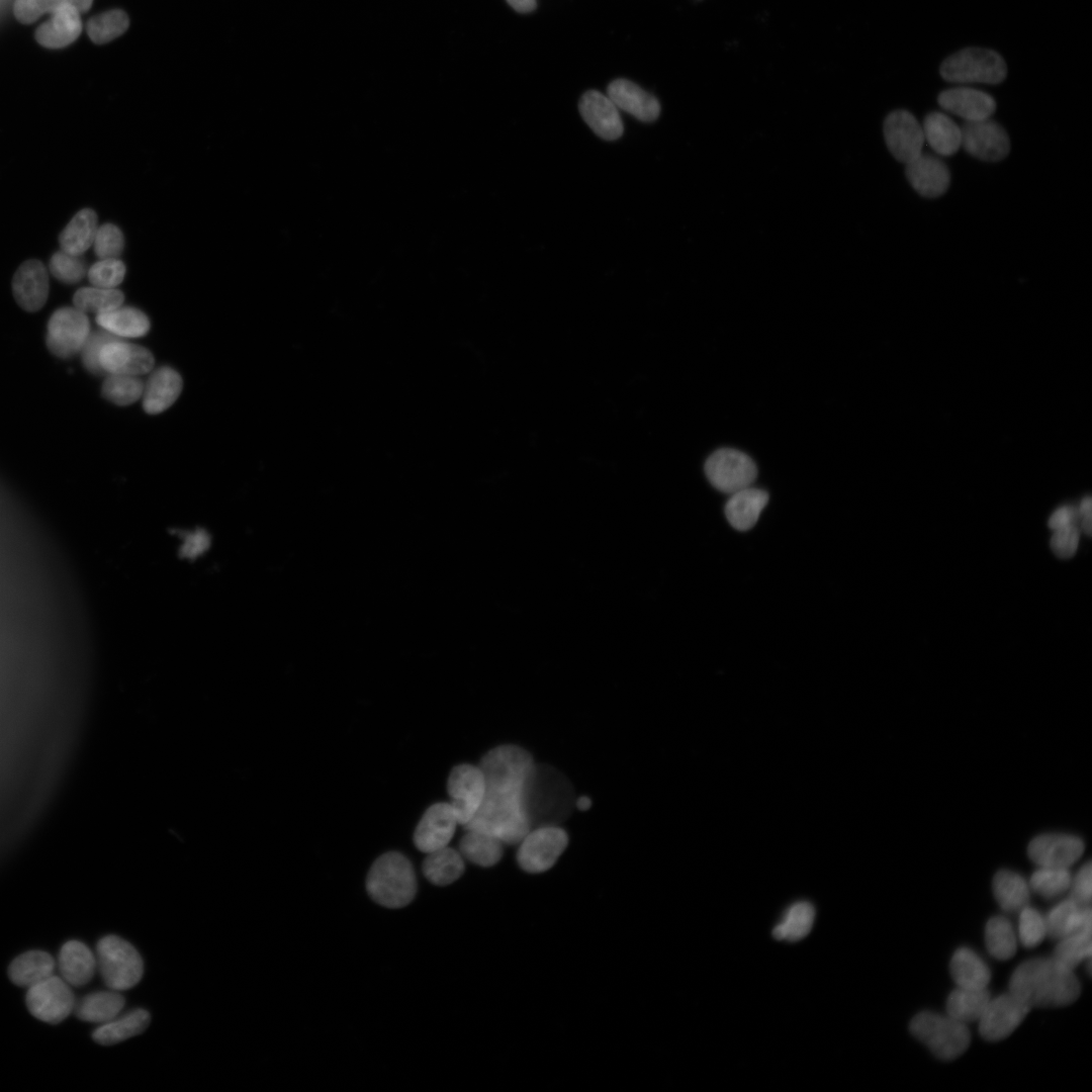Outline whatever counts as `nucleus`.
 <instances>
[{
  "label": "nucleus",
  "instance_id": "obj_1",
  "mask_svg": "<svg viewBox=\"0 0 1092 1092\" xmlns=\"http://www.w3.org/2000/svg\"><path fill=\"white\" fill-rule=\"evenodd\" d=\"M536 763L516 745H502L481 759L485 793L480 808L464 829L484 831L504 844H518L531 829L524 807L527 782Z\"/></svg>",
  "mask_w": 1092,
  "mask_h": 1092
},
{
  "label": "nucleus",
  "instance_id": "obj_2",
  "mask_svg": "<svg viewBox=\"0 0 1092 1092\" xmlns=\"http://www.w3.org/2000/svg\"><path fill=\"white\" fill-rule=\"evenodd\" d=\"M1009 992L1032 1007H1062L1076 1001L1080 983L1072 969L1052 958H1036L1019 965L1009 981Z\"/></svg>",
  "mask_w": 1092,
  "mask_h": 1092
},
{
  "label": "nucleus",
  "instance_id": "obj_3",
  "mask_svg": "<svg viewBox=\"0 0 1092 1092\" xmlns=\"http://www.w3.org/2000/svg\"><path fill=\"white\" fill-rule=\"evenodd\" d=\"M574 803L572 787L563 775L547 765H535L524 793L531 828L558 825L568 817Z\"/></svg>",
  "mask_w": 1092,
  "mask_h": 1092
},
{
  "label": "nucleus",
  "instance_id": "obj_4",
  "mask_svg": "<svg viewBox=\"0 0 1092 1092\" xmlns=\"http://www.w3.org/2000/svg\"><path fill=\"white\" fill-rule=\"evenodd\" d=\"M366 889L370 898L381 906H406L417 892V880L411 861L399 852L382 854L368 872Z\"/></svg>",
  "mask_w": 1092,
  "mask_h": 1092
},
{
  "label": "nucleus",
  "instance_id": "obj_5",
  "mask_svg": "<svg viewBox=\"0 0 1092 1092\" xmlns=\"http://www.w3.org/2000/svg\"><path fill=\"white\" fill-rule=\"evenodd\" d=\"M909 1028L940 1060L958 1058L970 1044L971 1036L966 1023L948 1015L920 1012L913 1017Z\"/></svg>",
  "mask_w": 1092,
  "mask_h": 1092
},
{
  "label": "nucleus",
  "instance_id": "obj_6",
  "mask_svg": "<svg viewBox=\"0 0 1092 1092\" xmlns=\"http://www.w3.org/2000/svg\"><path fill=\"white\" fill-rule=\"evenodd\" d=\"M95 957L101 978L111 990H127L143 977L144 964L140 953L116 935L102 937L96 944Z\"/></svg>",
  "mask_w": 1092,
  "mask_h": 1092
},
{
  "label": "nucleus",
  "instance_id": "obj_7",
  "mask_svg": "<svg viewBox=\"0 0 1092 1092\" xmlns=\"http://www.w3.org/2000/svg\"><path fill=\"white\" fill-rule=\"evenodd\" d=\"M1007 74L1003 58L996 52L982 48L962 50L943 61L941 77L958 84H998Z\"/></svg>",
  "mask_w": 1092,
  "mask_h": 1092
},
{
  "label": "nucleus",
  "instance_id": "obj_8",
  "mask_svg": "<svg viewBox=\"0 0 1092 1092\" xmlns=\"http://www.w3.org/2000/svg\"><path fill=\"white\" fill-rule=\"evenodd\" d=\"M567 843V833L558 825L532 827L518 843V863L525 872L543 873L555 864Z\"/></svg>",
  "mask_w": 1092,
  "mask_h": 1092
},
{
  "label": "nucleus",
  "instance_id": "obj_9",
  "mask_svg": "<svg viewBox=\"0 0 1092 1092\" xmlns=\"http://www.w3.org/2000/svg\"><path fill=\"white\" fill-rule=\"evenodd\" d=\"M706 475L711 484L725 493H734L751 486L757 475L753 460L735 449L715 451L706 461Z\"/></svg>",
  "mask_w": 1092,
  "mask_h": 1092
},
{
  "label": "nucleus",
  "instance_id": "obj_10",
  "mask_svg": "<svg viewBox=\"0 0 1092 1092\" xmlns=\"http://www.w3.org/2000/svg\"><path fill=\"white\" fill-rule=\"evenodd\" d=\"M26 1006L37 1019L58 1024L65 1020L75 1007L71 986L62 978L52 975L27 988Z\"/></svg>",
  "mask_w": 1092,
  "mask_h": 1092
},
{
  "label": "nucleus",
  "instance_id": "obj_11",
  "mask_svg": "<svg viewBox=\"0 0 1092 1092\" xmlns=\"http://www.w3.org/2000/svg\"><path fill=\"white\" fill-rule=\"evenodd\" d=\"M89 335L90 324L86 313L75 306H64L51 315L46 343L53 355L67 359L82 350Z\"/></svg>",
  "mask_w": 1092,
  "mask_h": 1092
},
{
  "label": "nucleus",
  "instance_id": "obj_12",
  "mask_svg": "<svg viewBox=\"0 0 1092 1092\" xmlns=\"http://www.w3.org/2000/svg\"><path fill=\"white\" fill-rule=\"evenodd\" d=\"M447 790L458 824L464 826L476 814L485 793V780L479 766L460 764L448 778Z\"/></svg>",
  "mask_w": 1092,
  "mask_h": 1092
},
{
  "label": "nucleus",
  "instance_id": "obj_13",
  "mask_svg": "<svg viewBox=\"0 0 1092 1092\" xmlns=\"http://www.w3.org/2000/svg\"><path fill=\"white\" fill-rule=\"evenodd\" d=\"M1030 1007L1011 992L990 999L979 1019V1031L987 1040L1010 1035L1029 1012Z\"/></svg>",
  "mask_w": 1092,
  "mask_h": 1092
},
{
  "label": "nucleus",
  "instance_id": "obj_14",
  "mask_svg": "<svg viewBox=\"0 0 1092 1092\" xmlns=\"http://www.w3.org/2000/svg\"><path fill=\"white\" fill-rule=\"evenodd\" d=\"M961 129L962 147L971 156L997 162L1009 154L1010 141L1006 130L991 118L965 122Z\"/></svg>",
  "mask_w": 1092,
  "mask_h": 1092
},
{
  "label": "nucleus",
  "instance_id": "obj_15",
  "mask_svg": "<svg viewBox=\"0 0 1092 1092\" xmlns=\"http://www.w3.org/2000/svg\"><path fill=\"white\" fill-rule=\"evenodd\" d=\"M883 130L886 145L896 160L907 164L922 153V125L909 111H892L884 121Z\"/></svg>",
  "mask_w": 1092,
  "mask_h": 1092
},
{
  "label": "nucleus",
  "instance_id": "obj_16",
  "mask_svg": "<svg viewBox=\"0 0 1092 1092\" xmlns=\"http://www.w3.org/2000/svg\"><path fill=\"white\" fill-rule=\"evenodd\" d=\"M458 821L450 803H436L423 815L414 834L417 848L425 853L448 846Z\"/></svg>",
  "mask_w": 1092,
  "mask_h": 1092
},
{
  "label": "nucleus",
  "instance_id": "obj_17",
  "mask_svg": "<svg viewBox=\"0 0 1092 1092\" xmlns=\"http://www.w3.org/2000/svg\"><path fill=\"white\" fill-rule=\"evenodd\" d=\"M1084 850L1083 841L1074 835L1062 833L1041 834L1028 845L1030 859L1039 867L1069 868Z\"/></svg>",
  "mask_w": 1092,
  "mask_h": 1092
},
{
  "label": "nucleus",
  "instance_id": "obj_18",
  "mask_svg": "<svg viewBox=\"0 0 1092 1092\" xmlns=\"http://www.w3.org/2000/svg\"><path fill=\"white\" fill-rule=\"evenodd\" d=\"M98 361L102 371L131 376L147 373L154 365V358L149 350L117 339L103 345Z\"/></svg>",
  "mask_w": 1092,
  "mask_h": 1092
},
{
  "label": "nucleus",
  "instance_id": "obj_19",
  "mask_svg": "<svg viewBox=\"0 0 1092 1092\" xmlns=\"http://www.w3.org/2000/svg\"><path fill=\"white\" fill-rule=\"evenodd\" d=\"M581 117L600 138L614 141L623 134V122L617 106L600 91L583 93L578 103Z\"/></svg>",
  "mask_w": 1092,
  "mask_h": 1092
},
{
  "label": "nucleus",
  "instance_id": "obj_20",
  "mask_svg": "<svg viewBox=\"0 0 1092 1092\" xmlns=\"http://www.w3.org/2000/svg\"><path fill=\"white\" fill-rule=\"evenodd\" d=\"M12 292L22 309L39 310L49 296V276L43 264L35 259L22 263L13 276Z\"/></svg>",
  "mask_w": 1092,
  "mask_h": 1092
},
{
  "label": "nucleus",
  "instance_id": "obj_21",
  "mask_svg": "<svg viewBox=\"0 0 1092 1092\" xmlns=\"http://www.w3.org/2000/svg\"><path fill=\"white\" fill-rule=\"evenodd\" d=\"M905 174L912 187L927 198L942 195L950 182L947 166L937 156L927 153L907 163Z\"/></svg>",
  "mask_w": 1092,
  "mask_h": 1092
},
{
  "label": "nucleus",
  "instance_id": "obj_22",
  "mask_svg": "<svg viewBox=\"0 0 1092 1092\" xmlns=\"http://www.w3.org/2000/svg\"><path fill=\"white\" fill-rule=\"evenodd\" d=\"M937 100L945 111L966 122L990 118L996 109V102L990 94L965 86L942 91Z\"/></svg>",
  "mask_w": 1092,
  "mask_h": 1092
},
{
  "label": "nucleus",
  "instance_id": "obj_23",
  "mask_svg": "<svg viewBox=\"0 0 1092 1092\" xmlns=\"http://www.w3.org/2000/svg\"><path fill=\"white\" fill-rule=\"evenodd\" d=\"M35 30L36 41L44 48L61 49L74 42L82 31L81 13L65 2Z\"/></svg>",
  "mask_w": 1092,
  "mask_h": 1092
},
{
  "label": "nucleus",
  "instance_id": "obj_24",
  "mask_svg": "<svg viewBox=\"0 0 1092 1092\" xmlns=\"http://www.w3.org/2000/svg\"><path fill=\"white\" fill-rule=\"evenodd\" d=\"M607 96L620 108L643 122H652L660 114V103L651 93L627 79H616L607 87Z\"/></svg>",
  "mask_w": 1092,
  "mask_h": 1092
},
{
  "label": "nucleus",
  "instance_id": "obj_25",
  "mask_svg": "<svg viewBox=\"0 0 1092 1092\" xmlns=\"http://www.w3.org/2000/svg\"><path fill=\"white\" fill-rule=\"evenodd\" d=\"M61 977L72 987L88 984L97 970L96 957L82 941L69 940L58 958Z\"/></svg>",
  "mask_w": 1092,
  "mask_h": 1092
},
{
  "label": "nucleus",
  "instance_id": "obj_26",
  "mask_svg": "<svg viewBox=\"0 0 1092 1092\" xmlns=\"http://www.w3.org/2000/svg\"><path fill=\"white\" fill-rule=\"evenodd\" d=\"M181 390L182 379L178 372L170 367L155 370L144 385V410L149 414L164 412L178 398Z\"/></svg>",
  "mask_w": 1092,
  "mask_h": 1092
},
{
  "label": "nucleus",
  "instance_id": "obj_27",
  "mask_svg": "<svg viewBox=\"0 0 1092 1092\" xmlns=\"http://www.w3.org/2000/svg\"><path fill=\"white\" fill-rule=\"evenodd\" d=\"M1090 906L1083 907L1069 898L1058 903L1044 917L1046 935L1061 939L1080 930H1090L1092 922Z\"/></svg>",
  "mask_w": 1092,
  "mask_h": 1092
},
{
  "label": "nucleus",
  "instance_id": "obj_28",
  "mask_svg": "<svg viewBox=\"0 0 1092 1092\" xmlns=\"http://www.w3.org/2000/svg\"><path fill=\"white\" fill-rule=\"evenodd\" d=\"M767 502L766 491L752 486L745 487L730 494L725 506L726 518L736 530H749L757 522Z\"/></svg>",
  "mask_w": 1092,
  "mask_h": 1092
},
{
  "label": "nucleus",
  "instance_id": "obj_29",
  "mask_svg": "<svg viewBox=\"0 0 1092 1092\" xmlns=\"http://www.w3.org/2000/svg\"><path fill=\"white\" fill-rule=\"evenodd\" d=\"M922 130L924 141L939 156H951L962 147V129L945 113L934 111L927 114Z\"/></svg>",
  "mask_w": 1092,
  "mask_h": 1092
},
{
  "label": "nucleus",
  "instance_id": "obj_30",
  "mask_svg": "<svg viewBox=\"0 0 1092 1092\" xmlns=\"http://www.w3.org/2000/svg\"><path fill=\"white\" fill-rule=\"evenodd\" d=\"M55 968L56 962L49 952L29 950L11 962L8 976L13 984L29 988L54 975Z\"/></svg>",
  "mask_w": 1092,
  "mask_h": 1092
},
{
  "label": "nucleus",
  "instance_id": "obj_31",
  "mask_svg": "<svg viewBox=\"0 0 1092 1092\" xmlns=\"http://www.w3.org/2000/svg\"><path fill=\"white\" fill-rule=\"evenodd\" d=\"M123 1006L124 998L118 991L109 989L82 997L76 1001L74 1012L83 1021L102 1024L119 1015Z\"/></svg>",
  "mask_w": 1092,
  "mask_h": 1092
},
{
  "label": "nucleus",
  "instance_id": "obj_32",
  "mask_svg": "<svg viewBox=\"0 0 1092 1092\" xmlns=\"http://www.w3.org/2000/svg\"><path fill=\"white\" fill-rule=\"evenodd\" d=\"M97 229L94 210L84 208L78 211L60 234L61 250L81 257L93 245Z\"/></svg>",
  "mask_w": 1092,
  "mask_h": 1092
},
{
  "label": "nucleus",
  "instance_id": "obj_33",
  "mask_svg": "<svg viewBox=\"0 0 1092 1092\" xmlns=\"http://www.w3.org/2000/svg\"><path fill=\"white\" fill-rule=\"evenodd\" d=\"M150 1014L145 1009H134L121 1016L102 1023L93 1033V1039L100 1044H113L142 1033L149 1025Z\"/></svg>",
  "mask_w": 1092,
  "mask_h": 1092
},
{
  "label": "nucleus",
  "instance_id": "obj_34",
  "mask_svg": "<svg viewBox=\"0 0 1092 1092\" xmlns=\"http://www.w3.org/2000/svg\"><path fill=\"white\" fill-rule=\"evenodd\" d=\"M96 323L115 337H143L150 330V321L143 311L134 307H121V305L96 314Z\"/></svg>",
  "mask_w": 1092,
  "mask_h": 1092
},
{
  "label": "nucleus",
  "instance_id": "obj_35",
  "mask_svg": "<svg viewBox=\"0 0 1092 1092\" xmlns=\"http://www.w3.org/2000/svg\"><path fill=\"white\" fill-rule=\"evenodd\" d=\"M459 841V852L463 858L480 867H491L499 861L504 843L490 833L465 829Z\"/></svg>",
  "mask_w": 1092,
  "mask_h": 1092
},
{
  "label": "nucleus",
  "instance_id": "obj_36",
  "mask_svg": "<svg viewBox=\"0 0 1092 1092\" xmlns=\"http://www.w3.org/2000/svg\"><path fill=\"white\" fill-rule=\"evenodd\" d=\"M950 974L959 987L986 988L991 972L985 962L971 948L961 947L950 960Z\"/></svg>",
  "mask_w": 1092,
  "mask_h": 1092
},
{
  "label": "nucleus",
  "instance_id": "obj_37",
  "mask_svg": "<svg viewBox=\"0 0 1092 1092\" xmlns=\"http://www.w3.org/2000/svg\"><path fill=\"white\" fill-rule=\"evenodd\" d=\"M463 872V856L459 850L448 846L427 853L423 862L425 877L437 886H446L455 882Z\"/></svg>",
  "mask_w": 1092,
  "mask_h": 1092
},
{
  "label": "nucleus",
  "instance_id": "obj_38",
  "mask_svg": "<svg viewBox=\"0 0 1092 1092\" xmlns=\"http://www.w3.org/2000/svg\"><path fill=\"white\" fill-rule=\"evenodd\" d=\"M993 892L1000 907L1007 912L1019 911L1029 902L1028 883L1021 875L1009 870H1001L995 875Z\"/></svg>",
  "mask_w": 1092,
  "mask_h": 1092
},
{
  "label": "nucleus",
  "instance_id": "obj_39",
  "mask_svg": "<svg viewBox=\"0 0 1092 1092\" xmlns=\"http://www.w3.org/2000/svg\"><path fill=\"white\" fill-rule=\"evenodd\" d=\"M990 999L986 988L959 987L947 998V1015L964 1023L979 1020Z\"/></svg>",
  "mask_w": 1092,
  "mask_h": 1092
},
{
  "label": "nucleus",
  "instance_id": "obj_40",
  "mask_svg": "<svg viewBox=\"0 0 1092 1092\" xmlns=\"http://www.w3.org/2000/svg\"><path fill=\"white\" fill-rule=\"evenodd\" d=\"M815 920V909L807 901L791 905L783 920L772 929V936L778 940L797 941L810 932Z\"/></svg>",
  "mask_w": 1092,
  "mask_h": 1092
},
{
  "label": "nucleus",
  "instance_id": "obj_41",
  "mask_svg": "<svg viewBox=\"0 0 1092 1092\" xmlns=\"http://www.w3.org/2000/svg\"><path fill=\"white\" fill-rule=\"evenodd\" d=\"M985 943L994 958L1005 961L1016 951V937L1010 921L1003 916L990 918L985 929Z\"/></svg>",
  "mask_w": 1092,
  "mask_h": 1092
},
{
  "label": "nucleus",
  "instance_id": "obj_42",
  "mask_svg": "<svg viewBox=\"0 0 1092 1092\" xmlns=\"http://www.w3.org/2000/svg\"><path fill=\"white\" fill-rule=\"evenodd\" d=\"M123 302V294L115 288H102L97 286L82 287L73 296L74 306L81 311L106 312L119 307Z\"/></svg>",
  "mask_w": 1092,
  "mask_h": 1092
},
{
  "label": "nucleus",
  "instance_id": "obj_43",
  "mask_svg": "<svg viewBox=\"0 0 1092 1092\" xmlns=\"http://www.w3.org/2000/svg\"><path fill=\"white\" fill-rule=\"evenodd\" d=\"M128 26L127 14L120 9H112L90 18L86 29L94 43L102 44L120 36Z\"/></svg>",
  "mask_w": 1092,
  "mask_h": 1092
},
{
  "label": "nucleus",
  "instance_id": "obj_44",
  "mask_svg": "<svg viewBox=\"0 0 1092 1092\" xmlns=\"http://www.w3.org/2000/svg\"><path fill=\"white\" fill-rule=\"evenodd\" d=\"M1072 875L1069 868L1039 867L1029 880V888L1040 897L1053 899L1070 889Z\"/></svg>",
  "mask_w": 1092,
  "mask_h": 1092
},
{
  "label": "nucleus",
  "instance_id": "obj_45",
  "mask_svg": "<svg viewBox=\"0 0 1092 1092\" xmlns=\"http://www.w3.org/2000/svg\"><path fill=\"white\" fill-rule=\"evenodd\" d=\"M1092 951L1091 929L1080 930L1060 939L1053 958L1069 969H1074Z\"/></svg>",
  "mask_w": 1092,
  "mask_h": 1092
},
{
  "label": "nucleus",
  "instance_id": "obj_46",
  "mask_svg": "<svg viewBox=\"0 0 1092 1092\" xmlns=\"http://www.w3.org/2000/svg\"><path fill=\"white\" fill-rule=\"evenodd\" d=\"M144 391V383L136 377L123 374H109L102 384V395L118 405H127L138 400Z\"/></svg>",
  "mask_w": 1092,
  "mask_h": 1092
},
{
  "label": "nucleus",
  "instance_id": "obj_47",
  "mask_svg": "<svg viewBox=\"0 0 1092 1092\" xmlns=\"http://www.w3.org/2000/svg\"><path fill=\"white\" fill-rule=\"evenodd\" d=\"M49 268L55 278L67 284L79 282L86 274V267L80 256L62 250L54 253Z\"/></svg>",
  "mask_w": 1092,
  "mask_h": 1092
},
{
  "label": "nucleus",
  "instance_id": "obj_48",
  "mask_svg": "<svg viewBox=\"0 0 1092 1092\" xmlns=\"http://www.w3.org/2000/svg\"><path fill=\"white\" fill-rule=\"evenodd\" d=\"M125 275V266L118 259H99L88 270L87 276L93 286L115 288Z\"/></svg>",
  "mask_w": 1092,
  "mask_h": 1092
},
{
  "label": "nucleus",
  "instance_id": "obj_49",
  "mask_svg": "<svg viewBox=\"0 0 1092 1092\" xmlns=\"http://www.w3.org/2000/svg\"><path fill=\"white\" fill-rule=\"evenodd\" d=\"M1018 934L1025 947L1036 946L1046 935L1044 917L1028 905L1023 907L1019 915Z\"/></svg>",
  "mask_w": 1092,
  "mask_h": 1092
},
{
  "label": "nucleus",
  "instance_id": "obj_50",
  "mask_svg": "<svg viewBox=\"0 0 1092 1092\" xmlns=\"http://www.w3.org/2000/svg\"><path fill=\"white\" fill-rule=\"evenodd\" d=\"M123 244L121 231L112 223H105L98 226L92 246L99 259H117Z\"/></svg>",
  "mask_w": 1092,
  "mask_h": 1092
},
{
  "label": "nucleus",
  "instance_id": "obj_51",
  "mask_svg": "<svg viewBox=\"0 0 1092 1092\" xmlns=\"http://www.w3.org/2000/svg\"><path fill=\"white\" fill-rule=\"evenodd\" d=\"M67 0H15L13 13L23 24L35 22L46 13H52Z\"/></svg>",
  "mask_w": 1092,
  "mask_h": 1092
},
{
  "label": "nucleus",
  "instance_id": "obj_52",
  "mask_svg": "<svg viewBox=\"0 0 1092 1092\" xmlns=\"http://www.w3.org/2000/svg\"><path fill=\"white\" fill-rule=\"evenodd\" d=\"M1054 531L1050 541L1054 554L1062 559L1072 557L1078 548L1080 529L1077 525L1072 524Z\"/></svg>",
  "mask_w": 1092,
  "mask_h": 1092
},
{
  "label": "nucleus",
  "instance_id": "obj_53",
  "mask_svg": "<svg viewBox=\"0 0 1092 1092\" xmlns=\"http://www.w3.org/2000/svg\"><path fill=\"white\" fill-rule=\"evenodd\" d=\"M115 339H117V337L106 331L95 332L89 335L82 348V360L89 372L94 374H101L103 372L98 361L100 350L104 344Z\"/></svg>",
  "mask_w": 1092,
  "mask_h": 1092
},
{
  "label": "nucleus",
  "instance_id": "obj_54",
  "mask_svg": "<svg viewBox=\"0 0 1092 1092\" xmlns=\"http://www.w3.org/2000/svg\"><path fill=\"white\" fill-rule=\"evenodd\" d=\"M1091 862L1087 861L1072 878L1071 899L1083 907L1090 906L1092 895V871Z\"/></svg>",
  "mask_w": 1092,
  "mask_h": 1092
},
{
  "label": "nucleus",
  "instance_id": "obj_55",
  "mask_svg": "<svg viewBox=\"0 0 1092 1092\" xmlns=\"http://www.w3.org/2000/svg\"><path fill=\"white\" fill-rule=\"evenodd\" d=\"M1078 521V509L1071 506H1064L1057 509L1048 521L1049 528L1056 530L1068 525H1076Z\"/></svg>",
  "mask_w": 1092,
  "mask_h": 1092
},
{
  "label": "nucleus",
  "instance_id": "obj_56",
  "mask_svg": "<svg viewBox=\"0 0 1092 1092\" xmlns=\"http://www.w3.org/2000/svg\"><path fill=\"white\" fill-rule=\"evenodd\" d=\"M1078 521L1080 522L1081 530L1087 535L1091 536L1092 533V499L1090 496H1086L1082 499L1078 508Z\"/></svg>",
  "mask_w": 1092,
  "mask_h": 1092
},
{
  "label": "nucleus",
  "instance_id": "obj_57",
  "mask_svg": "<svg viewBox=\"0 0 1092 1092\" xmlns=\"http://www.w3.org/2000/svg\"><path fill=\"white\" fill-rule=\"evenodd\" d=\"M508 4L520 13H529L536 9V0H507Z\"/></svg>",
  "mask_w": 1092,
  "mask_h": 1092
},
{
  "label": "nucleus",
  "instance_id": "obj_58",
  "mask_svg": "<svg viewBox=\"0 0 1092 1092\" xmlns=\"http://www.w3.org/2000/svg\"><path fill=\"white\" fill-rule=\"evenodd\" d=\"M67 2L73 5L80 13H84L90 9L93 0H67Z\"/></svg>",
  "mask_w": 1092,
  "mask_h": 1092
},
{
  "label": "nucleus",
  "instance_id": "obj_59",
  "mask_svg": "<svg viewBox=\"0 0 1092 1092\" xmlns=\"http://www.w3.org/2000/svg\"><path fill=\"white\" fill-rule=\"evenodd\" d=\"M575 806L580 810H586L590 807L592 801L587 797H580L575 800Z\"/></svg>",
  "mask_w": 1092,
  "mask_h": 1092
}]
</instances>
